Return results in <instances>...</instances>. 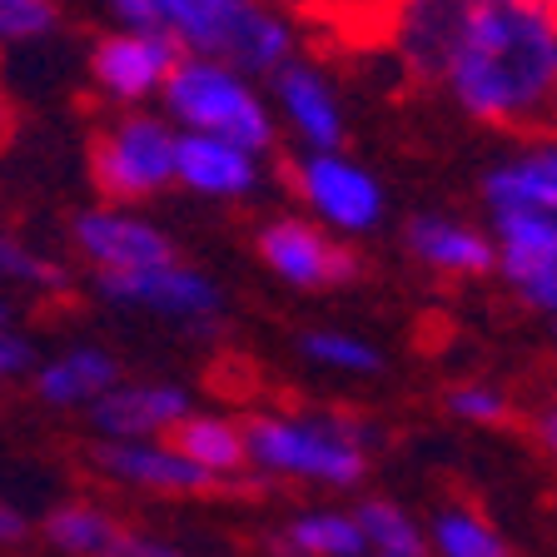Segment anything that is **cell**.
<instances>
[{
    "mask_svg": "<svg viewBox=\"0 0 557 557\" xmlns=\"http://www.w3.org/2000/svg\"><path fill=\"white\" fill-rule=\"evenodd\" d=\"M100 294L120 304H145V309L185 319V324H209L224 304L214 278H205L199 269L180 264V259L154 269H135V274H100Z\"/></svg>",
    "mask_w": 557,
    "mask_h": 557,
    "instance_id": "obj_12",
    "label": "cell"
},
{
    "mask_svg": "<svg viewBox=\"0 0 557 557\" xmlns=\"http://www.w3.org/2000/svg\"><path fill=\"white\" fill-rule=\"evenodd\" d=\"M95 463L104 468L120 483L135 487H154V493H185V498H209L220 493V478L205 473V468L185 463L180 453L170 448H145V443H100Z\"/></svg>",
    "mask_w": 557,
    "mask_h": 557,
    "instance_id": "obj_16",
    "label": "cell"
},
{
    "mask_svg": "<svg viewBox=\"0 0 557 557\" xmlns=\"http://www.w3.org/2000/svg\"><path fill=\"white\" fill-rule=\"evenodd\" d=\"M11 135H15V104H11V95H5V85H0V150L11 145Z\"/></svg>",
    "mask_w": 557,
    "mask_h": 557,
    "instance_id": "obj_32",
    "label": "cell"
},
{
    "mask_svg": "<svg viewBox=\"0 0 557 557\" xmlns=\"http://www.w3.org/2000/svg\"><path fill=\"white\" fill-rule=\"evenodd\" d=\"M174 60H180V46L164 40V35H145V30H115L104 35L90 55V75L110 100L120 104H139L150 95L164 90Z\"/></svg>",
    "mask_w": 557,
    "mask_h": 557,
    "instance_id": "obj_10",
    "label": "cell"
},
{
    "mask_svg": "<svg viewBox=\"0 0 557 557\" xmlns=\"http://www.w3.org/2000/svg\"><path fill=\"white\" fill-rule=\"evenodd\" d=\"M11 319H15V309H11V304H5V299H0V329L11 324Z\"/></svg>",
    "mask_w": 557,
    "mask_h": 557,
    "instance_id": "obj_34",
    "label": "cell"
},
{
    "mask_svg": "<svg viewBox=\"0 0 557 557\" xmlns=\"http://www.w3.org/2000/svg\"><path fill=\"white\" fill-rule=\"evenodd\" d=\"M259 259L294 289H344L363 274L359 249L329 239L324 224L294 220V214H278L259 230Z\"/></svg>",
    "mask_w": 557,
    "mask_h": 557,
    "instance_id": "obj_7",
    "label": "cell"
},
{
    "mask_svg": "<svg viewBox=\"0 0 557 557\" xmlns=\"http://www.w3.org/2000/svg\"><path fill=\"white\" fill-rule=\"evenodd\" d=\"M304 354H309L313 363H329V369H354V373H373V369H383L379 348H369L363 338L334 334V329L304 334Z\"/></svg>",
    "mask_w": 557,
    "mask_h": 557,
    "instance_id": "obj_26",
    "label": "cell"
},
{
    "mask_svg": "<svg viewBox=\"0 0 557 557\" xmlns=\"http://www.w3.org/2000/svg\"><path fill=\"white\" fill-rule=\"evenodd\" d=\"M537 438H543L547 448L557 453V413H543V418H537Z\"/></svg>",
    "mask_w": 557,
    "mask_h": 557,
    "instance_id": "obj_33",
    "label": "cell"
},
{
    "mask_svg": "<svg viewBox=\"0 0 557 557\" xmlns=\"http://www.w3.org/2000/svg\"><path fill=\"white\" fill-rule=\"evenodd\" d=\"M354 522H359L363 543H373L379 553H394V557H429V547H423L418 528L394 508V503H379V498L363 503V508L354 512Z\"/></svg>",
    "mask_w": 557,
    "mask_h": 557,
    "instance_id": "obj_23",
    "label": "cell"
},
{
    "mask_svg": "<svg viewBox=\"0 0 557 557\" xmlns=\"http://www.w3.org/2000/svg\"><path fill=\"white\" fill-rule=\"evenodd\" d=\"M244 453L259 458L274 473H304L319 478V483H359L363 468H369V453H363V429L359 418L329 413V418H249L239 423Z\"/></svg>",
    "mask_w": 557,
    "mask_h": 557,
    "instance_id": "obj_4",
    "label": "cell"
},
{
    "mask_svg": "<svg viewBox=\"0 0 557 557\" xmlns=\"http://www.w3.org/2000/svg\"><path fill=\"white\" fill-rule=\"evenodd\" d=\"M493 264L533 309L557 313V220L543 209H493Z\"/></svg>",
    "mask_w": 557,
    "mask_h": 557,
    "instance_id": "obj_9",
    "label": "cell"
},
{
    "mask_svg": "<svg viewBox=\"0 0 557 557\" xmlns=\"http://www.w3.org/2000/svg\"><path fill=\"white\" fill-rule=\"evenodd\" d=\"M478 0H388L383 11V40L394 46L408 81L433 85L453 60V46L463 35Z\"/></svg>",
    "mask_w": 557,
    "mask_h": 557,
    "instance_id": "obj_8",
    "label": "cell"
},
{
    "mask_svg": "<svg viewBox=\"0 0 557 557\" xmlns=\"http://www.w3.org/2000/svg\"><path fill=\"white\" fill-rule=\"evenodd\" d=\"M150 21L180 55L220 60L239 75H274L294 60V30L264 0H150Z\"/></svg>",
    "mask_w": 557,
    "mask_h": 557,
    "instance_id": "obj_2",
    "label": "cell"
},
{
    "mask_svg": "<svg viewBox=\"0 0 557 557\" xmlns=\"http://www.w3.org/2000/svg\"><path fill=\"white\" fill-rule=\"evenodd\" d=\"M289 180H294V189H299V199L329 224V230L363 234L383 220V185L363 170V164H354L338 150L299 154Z\"/></svg>",
    "mask_w": 557,
    "mask_h": 557,
    "instance_id": "obj_6",
    "label": "cell"
},
{
    "mask_svg": "<svg viewBox=\"0 0 557 557\" xmlns=\"http://www.w3.org/2000/svg\"><path fill=\"white\" fill-rule=\"evenodd\" d=\"M170 453H180L185 463L205 468V473H239L244 458H249L239 438V423H230V418H195V413H185L170 429Z\"/></svg>",
    "mask_w": 557,
    "mask_h": 557,
    "instance_id": "obj_20",
    "label": "cell"
},
{
    "mask_svg": "<svg viewBox=\"0 0 557 557\" xmlns=\"http://www.w3.org/2000/svg\"><path fill=\"white\" fill-rule=\"evenodd\" d=\"M404 239H408V249L429 269H438V274L478 278L493 269V239L463 220H448V214H418V220H408Z\"/></svg>",
    "mask_w": 557,
    "mask_h": 557,
    "instance_id": "obj_17",
    "label": "cell"
},
{
    "mask_svg": "<svg viewBox=\"0 0 557 557\" xmlns=\"http://www.w3.org/2000/svg\"><path fill=\"white\" fill-rule=\"evenodd\" d=\"M189 413V398L170 383H135V388H110L90 404V423L110 443H135L145 433H170Z\"/></svg>",
    "mask_w": 557,
    "mask_h": 557,
    "instance_id": "obj_15",
    "label": "cell"
},
{
    "mask_svg": "<svg viewBox=\"0 0 557 557\" xmlns=\"http://www.w3.org/2000/svg\"><path fill=\"white\" fill-rule=\"evenodd\" d=\"M70 234H75V249L100 274H135V269H154L174 259V244L164 239V230H154L139 214H125V209H90L70 224Z\"/></svg>",
    "mask_w": 557,
    "mask_h": 557,
    "instance_id": "obj_11",
    "label": "cell"
},
{
    "mask_svg": "<svg viewBox=\"0 0 557 557\" xmlns=\"http://www.w3.org/2000/svg\"><path fill=\"white\" fill-rule=\"evenodd\" d=\"M443 85L473 120L543 129L557 120V15L543 0H478Z\"/></svg>",
    "mask_w": 557,
    "mask_h": 557,
    "instance_id": "obj_1",
    "label": "cell"
},
{
    "mask_svg": "<svg viewBox=\"0 0 557 557\" xmlns=\"http://www.w3.org/2000/svg\"><path fill=\"white\" fill-rule=\"evenodd\" d=\"M0 278H15V284H30V289H50L60 294L70 284V274L50 259H40L30 244L11 239V234H0Z\"/></svg>",
    "mask_w": 557,
    "mask_h": 557,
    "instance_id": "obj_25",
    "label": "cell"
},
{
    "mask_svg": "<svg viewBox=\"0 0 557 557\" xmlns=\"http://www.w3.org/2000/svg\"><path fill=\"white\" fill-rule=\"evenodd\" d=\"M487 209H543L557 220V139H537L508 164L487 170Z\"/></svg>",
    "mask_w": 557,
    "mask_h": 557,
    "instance_id": "obj_18",
    "label": "cell"
},
{
    "mask_svg": "<svg viewBox=\"0 0 557 557\" xmlns=\"http://www.w3.org/2000/svg\"><path fill=\"white\" fill-rule=\"evenodd\" d=\"M383 557H394V553H383Z\"/></svg>",
    "mask_w": 557,
    "mask_h": 557,
    "instance_id": "obj_36",
    "label": "cell"
},
{
    "mask_svg": "<svg viewBox=\"0 0 557 557\" xmlns=\"http://www.w3.org/2000/svg\"><path fill=\"white\" fill-rule=\"evenodd\" d=\"M174 129L160 115H120L90 139V180L104 199H154L174 185Z\"/></svg>",
    "mask_w": 557,
    "mask_h": 557,
    "instance_id": "obj_5",
    "label": "cell"
},
{
    "mask_svg": "<svg viewBox=\"0 0 557 557\" xmlns=\"http://www.w3.org/2000/svg\"><path fill=\"white\" fill-rule=\"evenodd\" d=\"M438 543L448 557H512L508 543H503L487 522L468 518V512H458V508L438 512Z\"/></svg>",
    "mask_w": 557,
    "mask_h": 557,
    "instance_id": "obj_24",
    "label": "cell"
},
{
    "mask_svg": "<svg viewBox=\"0 0 557 557\" xmlns=\"http://www.w3.org/2000/svg\"><path fill=\"white\" fill-rule=\"evenodd\" d=\"M55 0H0V40H35L55 30Z\"/></svg>",
    "mask_w": 557,
    "mask_h": 557,
    "instance_id": "obj_28",
    "label": "cell"
},
{
    "mask_svg": "<svg viewBox=\"0 0 557 557\" xmlns=\"http://www.w3.org/2000/svg\"><path fill=\"white\" fill-rule=\"evenodd\" d=\"M120 533L125 528L95 503H60L46 518V537L70 557H104L120 543Z\"/></svg>",
    "mask_w": 557,
    "mask_h": 557,
    "instance_id": "obj_21",
    "label": "cell"
},
{
    "mask_svg": "<svg viewBox=\"0 0 557 557\" xmlns=\"http://www.w3.org/2000/svg\"><path fill=\"white\" fill-rule=\"evenodd\" d=\"M30 359H35V348L25 344V338H15V334H5V329H0V379H11V373L30 369Z\"/></svg>",
    "mask_w": 557,
    "mask_h": 557,
    "instance_id": "obj_29",
    "label": "cell"
},
{
    "mask_svg": "<svg viewBox=\"0 0 557 557\" xmlns=\"http://www.w3.org/2000/svg\"><path fill=\"white\" fill-rule=\"evenodd\" d=\"M160 95L164 110L185 125V135H214L255 154L274 145V110L264 104L249 75L220 65V60L180 55Z\"/></svg>",
    "mask_w": 557,
    "mask_h": 557,
    "instance_id": "obj_3",
    "label": "cell"
},
{
    "mask_svg": "<svg viewBox=\"0 0 557 557\" xmlns=\"http://www.w3.org/2000/svg\"><path fill=\"white\" fill-rule=\"evenodd\" d=\"M269 81H274L278 115L289 120V129L309 150H338L344 145V110H338V95L324 81V70L304 65V60H284Z\"/></svg>",
    "mask_w": 557,
    "mask_h": 557,
    "instance_id": "obj_13",
    "label": "cell"
},
{
    "mask_svg": "<svg viewBox=\"0 0 557 557\" xmlns=\"http://www.w3.org/2000/svg\"><path fill=\"white\" fill-rule=\"evenodd\" d=\"M21 537H25V518L0 503V543H21Z\"/></svg>",
    "mask_w": 557,
    "mask_h": 557,
    "instance_id": "obj_31",
    "label": "cell"
},
{
    "mask_svg": "<svg viewBox=\"0 0 557 557\" xmlns=\"http://www.w3.org/2000/svg\"><path fill=\"white\" fill-rule=\"evenodd\" d=\"M174 180L209 199H244L259 189V154L214 135L174 139Z\"/></svg>",
    "mask_w": 557,
    "mask_h": 557,
    "instance_id": "obj_14",
    "label": "cell"
},
{
    "mask_svg": "<svg viewBox=\"0 0 557 557\" xmlns=\"http://www.w3.org/2000/svg\"><path fill=\"white\" fill-rule=\"evenodd\" d=\"M289 553L299 557H359L363 553V533L359 522L344 512H309L289 528Z\"/></svg>",
    "mask_w": 557,
    "mask_h": 557,
    "instance_id": "obj_22",
    "label": "cell"
},
{
    "mask_svg": "<svg viewBox=\"0 0 557 557\" xmlns=\"http://www.w3.org/2000/svg\"><path fill=\"white\" fill-rule=\"evenodd\" d=\"M120 383V363L104 354V348H70L65 359L46 363L35 373V394L46 404L65 408V404H85V398H100Z\"/></svg>",
    "mask_w": 557,
    "mask_h": 557,
    "instance_id": "obj_19",
    "label": "cell"
},
{
    "mask_svg": "<svg viewBox=\"0 0 557 557\" xmlns=\"http://www.w3.org/2000/svg\"><path fill=\"white\" fill-rule=\"evenodd\" d=\"M543 5H547V11H553V15H557V0H543Z\"/></svg>",
    "mask_w": 557,
    "mask_h": 557,
    "instance_id": "obj_35",
    "label": "cell"
},
{
    "mask_svg": "<svg viewBox=\"0 0 557 557\" xmlns=\"http://www.w3.org/2000/svg\"><path fill=\"white\" fill-rule=\"evenodd\" d=\"M443 404H448V413L468 418V423H508L512 418L508 394L493 388V383H453L443 394Z\"/></svg>",
    "mask_w": 557,
    "mask_h": 557,
    "instance_id": "obj_27",
    "label": "cell"
},
{
    "mask_svg": "<svg viewBox=\"0 0 557 557\" xmlns=\"http://www.w3.org/2000/svg\"><path fill=\"white\" fill-rule=\"evenodd\" d=\"M104 557H185V553H174V547H164V543H150V537H139V533H120V543L110 547Z\"/></svg>",
    "mask_w": 557,
    "mask_h": 557,
    "instance_id": "obj_30",
    "label": "cell"
}]
</instances>
